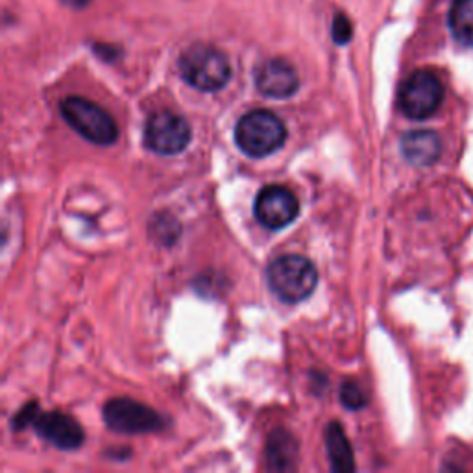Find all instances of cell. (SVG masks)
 <instances>
[{
	"label": "cell",
	"mask_w": 473,
	"mask_h": 473,
	"mask_svg": "<svg viewBox=\"0 0 473 473\" xmlns=\"http://www.w3.org/2000/svg\"><path fill=\"white\" fill-rule=\"evenodd\" d=\"M181 78L204 92L222 89L231 78V65L228 56L205 43H195L183 51L178 60Z\"/></svg>",
	"instance_id": "1"
},
{
	"label": "cell",
	"mask_w": 473,
	"mask_h": 473,
	"mask_svg": "<svg viewBox=\"0 0 473 473\" xmlns=\"http://www.w3.org/2000/svg\"><path fill=\"white\" fill-rule=\"evenodd\" d=\"M287 140V126L267 109H255L241 116L235 126V143L250 157H267Z\"/></svg>",
	"instance_id": "2"
},
{
	"label": "cell",
	"mask_w": 473,
	"mask_h": 473,
	"mask_svg": "<svg viewBox=\"0 0 473 473\" xmlns=\"http://www.w3.org/2000/svg\"><path fill=\"white\" fill-rule=\"evenodd\" d=\"M267 281L281 301L300 303L315 293L318 272L303 255H281L270 263Z\"/></svg>",
	"instance_id": "3"
},
{
	"label": "cell",
	"mask_w": 473,
	"mask_h": 473,
	"mask_svg": "<svg viewBox=\"0 0 473 473\" xmlns=\"http://www.w3.org/2000/svg\"><path fill=\"white\" fill-rule=\"evenodd\" d=\"M60 111L65 123L92 145L109 147L118 137V128L111 115L87 99L67 97L61 100Z\"/></svg>",
	"instance_id": "4"
},
{
	"label": "cell",
	"mask_w": 473,
	"mask_h": 473,
	"mask_svg": "<svg viewBox=\"0 0 473 473\" xmlns=\"http://www.w3.org/2000/svg\"><path fill=\"white\" fill-rule=\"evenodd\" d=\"M444 100V85L431 70H416L399 89V109L413 121H425Z\"/></svg>",
	"instance_id": "5"
},
{
	"label": "cell",
	"mask_w": 473,
	"mask_h": 473,
	"mask_svg": "<svg viewBox=\"0 0 473 473\" xmlns=\"http://www.w3.org/2000/svg\"><path fill=\"white\" fill-rule=\"evenodd\" d=\"M102 418L111 431L123 435H147L164 429V418L154 409L130 397L109 399Z\"/></svg>",
	"instance_id": "6"
},
{
	"label": "cell",
	"mask_w": 473,
	"mask_h": 473,
	"mask_svg": "<svg viewBox=\"0 0 473 473\" xmlns=\"http://www.w3.org/2000/svg\"><path fill=\"white\" fill-rule=\"evenodd\" d=\"M191 143V126L172 111L154 113L145 126V145L159 156H176Z\"/></svg>",
	"instance_id": "7"
},
{
	"label": "cell",
	"mask_w": 473,
	"mask_h": 473,
	"mask_svg": "<svg viewBox=\"0 0 473 473\" xmlns=\"http://www.w3.org/2000/svg\"><path fill=\"white\" fill-rule=\"evenodd\" d=\"M255 219L269 229L287 228L300 212L298 198L287 187L269 185L255 198Z\"/></svg>",
	"instance_id": "8"
},
{
	"label": "cell",
	"mask_w": 473,
	"mask_h": 473,
	"mask_svg": "<svg viewBox=\"0 0 473 473\" xmlns=\"http://www.w3.org/2000/svg\"><path fill=\"white\" fill-rule=\"evenodd\" d=\"M255 85L269 99H289L298 91L300 78L296 68L285 60H269L255 70Z\"/></svg>",
	"instance_id": "9"
},
{
	"label": "cell",
	"mask_w": 473,
	"mask_h": 473,
	"mask_svg": "<svg viewBox=\"0 0 473 473\" xmlns=\"http://www.w3.org/2000/svg\"><path fill=\"white\" fill-rule=\"evenodd\" d=\"M34 428L39 437L65 452L78 449L85 440L82 425L65 413H41L34 420Z\"/></svg>",
	"instance_id": "10"
},
{
	"label": "cell",
	"mask_w": 473,
	"mask_h": 473,
	"mask_svg": "<svg viewBox=\"0 0 473 473\" xmlns=\"http://www.w3.org/2000/svg\"><path fill=\"white\" fill-rule=\"evenodd\" d=\"M442 152L440 139L435 132L421 130V132H409L401 139V154L404 157L416 164V167H428L433 164Z\"/></svg>",
	"instance_id": "11"
},
{
	"label": "cell",
	"mask_w": 473,
	"mask_h": 473,
	"mask_svg": "<svg viewBox=\"0 0 473 473\" xmlns=\"http://www.w3.org/2000/svg\"><path fill=\"white\" fill-rule=\"evenodd\" d=\"M267 464L276 471H293L298 468V442L289 431L277 429L269 437Z\"/></svg>",
	"instance_id": "12"
},
{
	"label": "cell",
	"mask_w": 473,
	"mask_h": 473,
	"mask_svg": "<svg viewBox=\"0 0 473 473\" xmlns=\"http://www.w3.org/2000/svg\"><path fill=\"white\" fill-rule=\"evenodd\" d=\"M325 447L331 468L335 471H353L355 469V459L349 440L342 429V425L337 421H331L325 428Z\"/></svg>",
	"instance_id": "13"
},
{
	"label": "cell",
	"mask_w": 473,
	"mask_h": 473,
	"mask_svg": "<svg viewBox=\"0 0 473 473\" xmlns=\"http://www.w3.org/2000/svg\"><path fill=\"white\" fill-rule=\"evenodd\" d=\"M449 27L457 41L473 46V0H455L449 13Z\"/></svg>",
	"instance_id": "14"
},
{
	"label": "cell",
	"mask_w": 473,
	"mask_h": 473,
	"mask_svg": "<svg viewBox=\"0 0 473 473\" xmlns=\"http://www.w3.org/2000/svg\"><path fill=\"white\" fill-rule=\"evenodd\" d=\"M341 401L346 409L359 411L366 405V394L363 392V389L357 383L348 381L341 389Z\"/></svg>",
	"instance_id": "15"
},
{
	"label": "cell",
	"mask_w": 473,
	"mask_h": 473,
	"mask_svg": "<svg viewBox=\"0 0 473 473\" xmlns=\"http://www.w3.org/2000/svg\"><path fill=\"white\" fill-rule=\"evenodd\" d=\"M351 32H353V28L349 25L348 17L339 13L335 17V22H333V37H335V41L337 43H348L349 37H351Z\"/></svg>",
	"instance_id": "16"
},
{
	"label": "cell",
	"mask_w": 473,
	"mask_h": 473,
	"mask_svg": "<svg viewBox=\"0 0 473 473\" xmlns=\"http://www.w3.org/2000/svg\"><path fill=\"white\" fill-rule=\"evenodd\" d=\"M37 414H39L37 413V404H28L19 414H15V418H13V428L17 431L25 429L30 421L34 423V420L37 418Z\"/></svg>",
	"instance_id": "17"
},
{
	"label": "cell",
	"mask_w": 473,
	"mask_h": 473,
	"mask_svg": "<svg viewBox=\"0 0 473 473\" xmlns=\"http://www.w3.org/2000/svg\"><path fill=\"white\" fill-rule=\"evenodd\" d=\"M63 3L67 4V6H70V8H85L89 3H91V0H63Z\"/></svg>",
	"instance_id": "18"
}]
</instances>
